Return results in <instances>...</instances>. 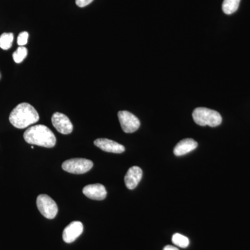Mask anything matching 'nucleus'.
<instances>
[{
    "mask_svg": "<svg viewBox=\"0 0 250 250\" xmlns=\"http://www.w3.org/2000/svg\"><path fill=\"white\" fill-rule=\"evenodd\" d=\"M40 119L39 113L34 106L28 103L18 104L9 116V121L18 129H24L35 124Z\"/></svg>",
    "mask_w": 250,
    "mask_h": 250,
    "instance_id": "obj_1",
    "label": "nucleus"
},
{
    "mask_svg": "<svg viewBox=\"0 0 250 250\" xmlns=\"http://www.w3.org/2000/svg\"><path fill=\"white\" fill-rule=\"evenodd\" d=\"M24 139L31 145L41 147L52 148L57 143L55 135L45 125H39L31 126L26 130Z\"/></svg>",
    "mask_w": 250,
    "mask_h": 250,
    "instance_id": "obj_2",
    "label": "nucleus"
},
{
    "mask_svg": "<svg viewBox=\"0 0 250 250\" xmlns=\"http://www.w3.org/2000/svg\"><path fill=\"white\" fill-rule=\"evenodd\" d=\"M192 118L200 126L208 125L211 127L219 126L223 121L221 115L218 111L204 107L195 108L192 112Z\"/></svg>",
    "mask_w": 250,
    "mask_h": 250,
    "instance_id": "obj_3",
    "label": "nucleus"
},
{
    "mask_svg": "<svg viewBox=\"0 0 250 250\" xmlns=\"http://www.w3.org/2000/svg\"><path fill=\"white\" fill-rule=\"evenodd\" d=\"M93 166V161L88 159H72L64 161L62 168L69 173L81 174L91 170Z\"/></svg>",
    "mask_w": 250,
    "mask_h": 250,
    "instance_id": "obj_4",
    "label": "nucleus"
},
{
    "mask_svg": "<svg viewBox=\"0 0 250 250\" xmlns=\"http://www.w3.org/2000/svg\"><path fill=\"white\" fill-rule=\"evenodd\" d=\"M38 209L41 214L47 219H54L58 213L57 203L45 194L39 195L36 200Z\"/></svg>",
    "mask_w": 250,
    "mask_h": 250,
    "instance_id": "obj_5",
    "label": "nucleus"
},
{
    "mask_svg": "<svg viewBox=\"0 0 250 250\" xmlns=\"http://www.w3.org/2000/svg\"><path fill=\"white\" fill-rule=\"evenodd\" d=\"M118 119L121 123L122 129L124 132L130 134L137 131L141 126L139 118L129 111H121L118 112Z\"/></svg>",
    "mask_w": 250,
    "mask_h": 250,
    "instance_id": "obj_6",
    "label": "nucleus"
},
{
    "mask_svg": "<svg viewBox=\"0 0 250 250\" xmlns=\"http://www.w3.org/2000/svg\"><path fill=\"white\" fill-rule=\"evenodd\" d=\"M52 125L55 129L62 134H70L73 131V125L68 117L62 113H54L52 117Z\"/></svg>",
    "mask_w": 250,
    "mask_h": 250,
    "instance_id": "obj_7",
    "label": "nucleus"
},
{
    "mask_svg": "<svg viewBox=\"0 0 250 250\" xmlns=\"http://www.w3.org/2000/svg\"><path fill=\"white\" fill-rule=\"evenodd\" d=\"M83 231V224L80 221H74L64 229L62 239L67 243H71L80 236Z\"/></svg>",
    "mask_w": 250,
    "mask_h": 250,
    "instance_id": "obj_8",
    "label": "nucleus"
},
{
    "mask_svg": "<svg viewBox=\"0 0 250 250\" xmlns=\"http://www.w3.org/2000/svg\"><path fill=\"white\" fill-rule=\"evenodd\" d=\"M83 193L88 198L94 200H104L107 195L106 188L103 184H90L83 188Z\"/></svg>",
    "mask_w": 250,
    "mask_h": 250,
    "instance_id": "obj_9",
    "label": "nucleus"
},
{
    "mask_svg": "<svg viewBox=\"0 0 250 250\" xmlns=\"http://www.w3.org/2000/svg\"><path fill=\"white\" fill-rule=\"evenodd\" d=\"M94 145L106 152L121 154L125 152L124 146L107 139H98L94 141Z\"/></svg>",
    "mask_w": 250,
    "mask_h": 250,
    "instance_id": "obj_10",
    "label": "nucleus"
},
{
    "mask_svg": "<svg viewBox=\"0 0 250 250\" xmlns=\"http://www.w3.org/2000/svg\"><path fill=\"white\" fill-rule=\"evenodd\" d=\"M143 177V171L138 166L130 167L125 177V185L129 190L137 187Z\"/></svg>",
    "mask_w": 250,
    "mask_h": 250,
    "instance_id": "obj_11",
    "label": "nucleus"
},
{
    "mask_svg": "<svg viewBox=\"0 0 250 250\" xmlns=\"http://www.w3.org/2000/svg\"><path fill=\"white\" fill-rule=\"evenodd\" d=\"M197 143L192 139H186L182 140L177 143L174 149V155L177 156L185 155L188 153L192 152L196 149Z\"/></svg>",
    "mask_w": 250,
    "mask_h": 250,
    "instance_id": "obj_12",
    "label": "nucleus"
},
{
    "mask_svg": "<svg viewBox=\"0 0 250 250\" xmlns=\"http://www.w3.org/2000/svg\"><path fill=\"white\" fill-rule=\"evenodd\" d=\"M241 0H224L223 3V12L227 15H231L236 12L239 7Z\"/></svg>",
    "mask_w": 250,
    "mask_h": 250,
    "instance_id": "obj_13",
    "label": "nucleus"
},
{
    "mask_svg": "<svg viewBox=\"0 0 250 250\" xmlns=\"http://www.w3.org/2000/svg\"><path fill=\"white\" fill-rule=\"evenodd\" d=\"M14 36L12 33H4L0 36V47L6 50L11 48L14 41Z\"/></svg>",
    "mask_w": 250,
    "mask_h": 250,
    "instance_id": "obj_14",
    "label": "nucleus"
},
{
    "mask_svg": "<svg viewBox=\"0 0 250 250\" xmlns=\"http://www.w3.org/2000/svg\"><path fill=\"white\" fill-rule=\"evenodd\" d=\"M172 241L175 246L182 248H187L190 243L188 238L180 233H174L172 238Z\"/></svg>",
    "mask_w": 250,
    "mask_h": 250,
    "instance_id": "obj_15",
    "label": "nucleus"
},
{
    "mask_svg": "<svg viewBox=\"0 0 250 250\" xmlns=\"http://www.w3.org/2000/svg\"><path fill=\"white\" fill-rule=\"evenodd\" d=\"M27 49L23 47V46H21L13 54V58H14L15 62H17V63H21L27 57Z\"/></svg>",
    "mask_w": 250,
    "mask_h": 250,
    "instance_id": "obj_16",
    "label": "nucleus"
},
{
    "mask_svg": "<svg viewBox=\"0 0 250 250\" xmlns=\"http://www.w3.org/2000/svg\"><path fill=\"white\" fill-rule=\"evenodd\" d=\"M28 38H29V34L27 31L21 33L18 37V44L20 46H23L26 45L28 42Z\"/></svg>",
    "mask_w": 250,
    "mask_h": 250,
    "instance_id": "obj_17",
    "label": "nucleus"
},
{
    "mask_svg": "<svg viewBox=\"0 0 250 250\" xmlns=\"http://www.w3.org/2000/svg\"><path fill=\"white\" fill-rule=\"evenodd\" d=\"M93 1V0H76V4L79 7H85Z\"/></svg>",
    "mask_w": 250,
    "mask_h": 250,
    "instance_id": "obj_18",
    "label": "nucleus"
},
{
    "mask_svg": "<svg viewBox=\"0 0 250 250\" xmlns=\"http://www.w3.org/2000/svg\"><path fill=\"white\" fill-rule=\"evenodd\" d=\"M164 250H179V249L172 246H166L164 248Z\"/></svg>",
    "mask_w": 250,
    "mask_h": 250,
    "instance_id": "obj_19",
    "label": "nucleus"
}]
</instances>
